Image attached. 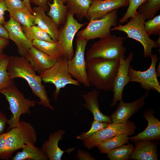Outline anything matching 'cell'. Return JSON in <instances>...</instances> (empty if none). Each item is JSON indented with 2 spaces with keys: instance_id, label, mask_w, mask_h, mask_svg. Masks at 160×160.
Returning <instances> with one entry per match:
<instances>
[{
  "instance_id": "cell-14",
  "label": "cell",
  "mask_w": 160,
  "mask_h": 160,
  "mask_svg": "<svg viewBox=\"0 0 160 160\" xmlns=\"http://www.w3.org/2000/svg\"><path fill=\"white\" fill-rule=\"evenodd\" d=\"M7 31L9 39L16 44L19 54L24 57L33 45L24 33L21 25L12 17L5 22L3 25Z\"/></svg>"
},
{
  "instance_id": "cell-45",
  "label": "cell",
  "mask_w": 160,
  "mask_h": 160,
  "mask_svg": "<svg viewBox=\"0 0 160 160\" xmlns=\"http://www.w3.org/2000/svg\"><path fill=\"white\" fill-rule=\"evenodd\" d=\"M160 64L159 63V65H158L157 69H156V71L158 76H159L160 75Z\"/></svg>"
},
{
  "instance_id": "cell-11",
  "label": "cell",
  "mask_w": 160,
  "mask_h": 160,
  "mask_svg": "<svg viewBox=\"0 0 160 160\" xmlns=\"http://www.w3.org/2000/svg\"><path fill=\"white\" fill-rule=\"evenodd\" d=\"M88 41L80 37L76 39V49L73 57L67 61L69 72L72 76L87 87L90 84L87 78L84 52Z\"/></svg>"
},
{
  "instance_id": "cell-29",
  "label": "cell",
  "mask_w": 160,
  "mask_h": 160,
  "mask_svg": "<svg viewBox=\"0 0 160 160\" xmlns=\"http://www.w3.org/2000/svg\"><path fill=\"white\" fill-rule=\"evenodd\" d=\"M10 17H12L21 25L29 27L34 25L32 13L26 7L14 11L8 12Z\"/></svg>"
},
{
  "instance_id": "cell-21",
  "label": "cell",
  "mask_w": 160,
  "mask_h": 160,
  "mask_svg": "<svg viewBox=\"0 0 160 160\" xmlns=\"http://www.w3.org/2000/svg\"><path fill=\"white\" fill-rule=\"evenodd\" d=\"M65 134L64 130L60 129L50 134L47 140H45L40 149L50 160H61L63 153L66 151L62 150L58 146L59 141Z\"/></svg>"
},
{
  "instance_id": "cell-3",
  "label": "cell",
  "mask_w": 160,
  "mask_h": 160,
  "mask_svg": "<svg viewBox=\"0 0 160 160\" xmlns=\"http://www.w3.org/2000/svg\"><path fill=\"white\" fill-rule=\"evenodd\" d=\"M145 19L137 11L134 16L131 17L126 24L122 25L119 24L118 26L111 28L112 31L118 30L127 34V37L134 39L140 42L144 48L143 56L145 58L151 57L152 49L160 47V37L157 41L150 38L144 28Z\"/></svg>"
},
{
  "instance_id": "cell-26",
  "label": "cell",
  "mask_w": 160,
  "mask_h": 160,
  "mask_svg": "<svg viewBox=\"0 0 160 160\" xmlns=\"http://www.w3.org/2000/svg\"><path fill=\"white\" fill-rule=\"evenodd\" d=\"M92 2V0H69L66 3L68 11L81 21L87 16Z\"/></svg>"
},
{
  "instance_id": "cell-46",
  "label": "cell",
  "mask_w": 160,
  "mask_h": 160,
  "mask_svg": "<svg viewBox=\"0 0 160 160\" xmlns=\"http://www.w3.org/2000/svg\"><path fill=\"white\" fill-rule=\"evenodd\" d=\"M64 3L65 4V3H66L69 0H62Z\"/></svg>"
},
{
  "instance_id": "cell-23",
  "label": "cell",
  "mask_w": 160,
  "mask_h": 160,
  "mask_svg": "<svg viewBox=\"0 0 160 160\" xmlns=\"http://www.w3.org/2000/svg\"><path fill=\"white\" fill-rule=\"evenodd\" d=\"M49 9L47 14L55 23L58 27L64 25L66 21L68 12L67 6L62 0H53L52 3L48 2Z\"/></svg>"
},
{
  "instance_id": "cell-12",
  "label": "cell",
  "mask_w": 160,
  "mask_h": 160,
  "mask_svg": "<svg viewBox=\"0 0 160 160\" xmlns=\"http://www.w3.org/2000/svg\"><path fill=\"white\" fill-rule=\"evenodd\" d=\"M151 63L150 67L146 70L143 71L135 70L129 66L128 75L130 82L140 83L141 87L147 92L153 90L160 93V84L159 81L156 69L158 61L156 54H151Z\"/></svg>"
},
{
  "instance_id": "cell-1",
  "label": "cell",
  "mask_w": 160,
  "mask_h": 160,
  "mask_svg": "<svg viewBox=\"0 0 160 160\" xmlns=\"http://www.w3.org/2000/svg\"><path fill=\"white\" fill-rule=\"evenodd\" d=\"M7 71L11 79L20 78L27 82L34 95L40 99L37 103L54 110L50 105V100L44 86L42 84L40 76L36 75L35 70L24 57L10 56Z\"/></svg>"
},
{
  "instance_id": "cell-40",
  "label": "cell",
  "mask_w": 160,
  "mask_h": 160,
  "mask_svg": "<svg viewBox=\"0 0 160 160\" xmlns=\"http://www.w3.org/2000/svg\"><path fill=\"white\" fill-rule=\"evenodd\" d=\"M52 0H29L30 3H32L43 9L45 12L48 10L47 4L49 1Z\"/></svg>"
},
{
  "instance_id": "cell-39",
  "label": "cell",
  "mask_w": 160,
  "mask_h": 160,
  "mask_svg": "<svg viewBox=\"0 0 160 160\" xmlns=\"http://www.w3.org/2000/svg\"><path fill=\"white\" fill-rule=\"evenodd\" d=\"M8 9L4 0H0V24L4 25L5 22L4 14L5 12Z\"/></svg>"
},
{
  "instance_id": "cell-44",
  "label": "cell",
  "mask_w": 160,
  "mask_h": 160,
  "mask_svg": "<svg viewBox=\"0 0 160 160\" xmlns=\"http://www.w3.org/2000/svg\"><path fill=\"white\" fill-rule=\"evenodd\" d=\"M23 1L25 3L26 6L28 8L30 11L32 13V8L31 6L29 0H23Z\"/></svg>"
},
{
  "instance_id": "cell-7",
  "label": "cell",
  "mask_w": 160,
  "mask_h": 160,
  "mask_svg": "<svg viewBox=\"0 0 160 160\" xmlns=\"http://www.w3.org/2000/svg\"><path fill=\"white\" fill-rule=\"evenodd\" d=\"M39 75L43 82L52 84L55 86L56 89L53 92V96L55 101L61 88L69 84L80 85L78 81L72 78L69 71L67 61L63 58L56 61L52 66Z\"/></svg>"
},
{
  "instance_id": "cell-28",
  "label": "cell",
  "mask_w": 160,
  "mask_h": 160,
  "mask_svg": "<svg viewBox=\"0 0 160 160\" xmlns=\"http://www.w3.org/2000/svg\"><path fill=\"white\" fill-rule=\"evenodd\" d=\"M137 9V12L145 19H152L160 9V0H146Z\"/></svg>"
},
{
  "instance_id": "cell-35",
  "label": "cell",
  "mask_w": 160,
  "mask_h": 160,
  "mask_svg": "<svg viewBox=\"0 0 160 160\" xmlns=\"http://www.w3.org/2000/svg\"><path fill=\"white\" fill-rule=\"evenodd\" d=\"M109 123L99 122L95 120L92 122L91 127L87 132L82 133L76 137V138L84 141L85 139L91 136L99 130L106 127Z\"/></svg>"
},
{
  "instance_id": "cell-33",
  "label": "cell",
  "mask_w": 160,
  "mask_h": 160,
  "mask_svg": "<svg viewBox=\"0 0 160 160\" xmlns=\"http://www.w3.org/2000/svg\"><path fill=\"white\" fill-rule=\"evenodd\" d=\"M144 28L147 34L157 35L160 34V15L149 19L144 23Z\"/></svg>"
},
{
  "instance_id": "cell-17",
  "label": "cell",
  "mask_w": 160,
  "mask_h": 160,
  "mask_svg": "<svg viewBox=\"0 0 160 160\" xmlns=\"http://www.w3.org/2000/svg\"><path fill=\"white\" fill-rule=\"evenodd\" d=\"M154 111L152 108L145 110L143 116L148 121L147 127L137 135L129 137L131 142L142 140H160V122L154 116Z\"/></svg>"
},
{
  "instance_id": "cell-36",
  "label": "cell",
  "mask_w": 160,
  "mask_h": 160,
  "mask_svg": "<svg viewBox=\"0 0 160 160\" xmlns=\"http://www.w3.org/2000/svg\"><path fill=\"white\" fill-rule=\"evenodd\" d=\"M9 11H15L22 9L26 6L21 0H4Z\"/></svg>"
},
{
  "instance_id": "cell-5",
  "label": "cell",
  "mask_w": 160,
  "mask_h": 160,
  "mask_svg": "<svg viewBox=\"0 0 160 160\" xmlns=\"http://www.w3.org/2000/svg\"><path fill=\"white\" fill-rule=\"evenodd\" d=\"M37 141V132L33 126L28 122L20 120L17 127L7 132L6 150L2 159H9L15 151L22 149L28 143L35 145Z\"/></svg>"
},
{
  "instance_id": "cell-38",
  "label": "cell",
  "mask_w": 160,
  "mask_h": 160,
  "mask_svg": "<svg viewBox=\"0 0 160 160\" xmlns=\"http://www.w3.org/2000/svg\"><path fill=\"white\" fill-rule=\"evenodd\" d=\"M76 158L80 160H95V158L89 153L79 149L78 151Z\"/></svg>"
},
{
  "instance_id": "cell-4",
  "label": "cell",
  "mask_w": 160,
  "mask_h": 160,
  "mask_svg": "<svg viewBox=\"0 0 160 160\" xmlns=\"http://www.w3.org/2000/svg\"><path fill=\"white\" fill-rule=\"evenodd\" d=\"M9 105V108L12 116L8 120L9 129L16 127L20 124V117L22 114H30V108L34 106L38 101L25 97L15 84L0 90Z\"/></svg>"
},
{
  "instance_id": "cell-9",
  "label": "cell",
  "mask_w": 160,
  "mask_h": 160,
  "mask_svg": "<svg viewBox=\"0 0 160 160\" xmlns=\"http://www.w3.org/2000/svg\"><path fill=\"white\" fill-rule=\"evenodd\" d=\"M136 129L135 123L130 121L121 123H109L106 127L85 139L83 144L88 149H90L109 138L123 134L133 135Z\"/></svg>"
},
{
  "instance_id": "cell-20",
  "label": "cell",
  "mask_w": 160,
  "mask_h": 160,
  "mask_svg": "<svg viewBox=\"0 0 160 160\" xmlns=\"http://www.w3.org/2000/svg\"><path fill=\"white\" fill-rule=\"evenodd\" d=\"M24 57L40 75L56 61L53 58L32 46Z\"/></svg>"
},
{
  "instance_id": "cell-15",
  "label": "cell",
  "mask_w": 160,
  "mask_h": 160,
  "mask_svg": "<svg viewBox=\"0 0 160 160\" xmlns=\"http://www.w3.org/2000/svg\"><path fill=\"white\" fill-rule=\"evenodd\" d=\"M86 17L89 21L101 19L114 9L127 7L128 0H92Z\"/></svg>"
},
{
  "instance_id": "cell-24",
  "label": "cell",
  "mask_w": 160,
  "mask_h": 160,
  "mask_svg": "<svg viewBox=\"0 0 160 160\" xmlns=\"http://www.w3.org/2000/svg\"><path fill=\"white\" fill-rule=\"evenodd\" d=\"M32 45L48 55L56 61L63 58V53L59 41L50 42L45 41L34 40Z\"/></svg>"
},
{
  "instance_id": "cell-8",
  "label": "cell",
  "mask_w": 160,
  "mask_h": 160,
  "mask_svg": "<svg viewBox=\"0 0 160 160\" xmlns=\"http://www.w3.org/2000/svg\"><path fill=\"white\" fill-rule=\"evenodd\" d=\"M117 21V9H116L101 19L90 20L86 28L78 32L76 36L88 41L106 37L111 35V27L116 26Z\"/></svg>"
},
{
  "instance_id": "cell-31",
  "label": "cell",
  "mask_w": 160,
  "mask_h": 160,
  "mask_svg": "<svg viewBox=\"0 0 160 160\" xmlns=\"http://www.w3.org/2000/svg\"><path fill=\"white\" fill-rule=\"evenodd\" d=\"M22 30L25 35L30 41L34 40L45 41L50 42L54 41L50 36L46 32L36 25L29 27L21 25Z\"/></svg>"
},
{
  "instance_id": "cell-42",
  "label": "cell",
  "mask_w": 160,
  "mask_h": 160,
  "mask_svg": "<svg viewBox=\"0 0 160 160\" xmlns=\"http://www.w3.org/2000/svg\"><path fill=\"white\" fill-rule=\"evenodd\" d=\"M9 44L8 39L0 36V55L3 54L4 49Z\"/></svg>"
},
{
  "instance_id": "cell-43",
  "label": "cell",
  "mask_w": 160,
  "mask_h": 160,
  "mask_svg": "<svg viewBox=\"0 0 160 160\" xmlns=\"http://www.w3.org/2000/svg\"><path fill=\"white\" fill-rule=\"evenodd\" d=\"M0 36L9 39L7 31L3 25L0 24Z\"/></svg>"
},
{
  "instance_id": "cell-34",
  "label": "cell",
  "mask_w": 160,
  "mask_h": 160,
  "mask_svg": "<svg viewBox=\"0 0 160 160\" xmlns=\"http://www.w3.org/2000/svg\"><path fill=\"white\" fill-rule=\"evenodd\" d=\"M129 4L127 11L119 22L122 23L127 22L129 18L135 16L138 7L146 0H128Z\"/></svg>"
},
{
  "instance_id": "cell-16",
  "label": "cell",
  "mask_w": 160,
  "mask_h": 160,
  "mask_svg": "<svg viewBox=\"0 0 160 160\" xmlns=\"http://www.w3.org/2000/svg\"><path fill=\"white\" fill-rule=\"evenodd\" d=\"M149 94L146 91L143 96L131 103H125L122 100L119 101L116 109L110 116L112 123L119 124L127 121L144 106L145 99Z\"/></svg>"
},
{
  "instance_id": "cell-27",
  "label": "cell",
  "mask_w": 160,
  "mask_h": 160,
  "mask_svg": "<svg viewBox=\"0 0 160 160\" xmlns=\"http://www.w3.org/2000/svg\"><path fill=\"white\" fill-rule=\"evenodd\" d=\"M129 138L127 134H121L107 139L97 147L100 153H107L114 148L126 144H130Z\"/></svg>"
},
{
  "instance_id": "cell-6",
  "label": "cell",
  "mask_w": 160,
  "mask_h": 160,
  "mask_svg": "<svg viewBox=\"0 0 160 160\" xmlns=\"http://www.w3.org/2000/svg\"><path fill=\"white\" fill-rule=\"evenodd\" d=\"M123 36L111 34L94 43L87 52L86 61L95 57L108 59H119L124 55L126 48L123 45Z\"/></svg>"
},
{
  "instance_id": "cell-37",
  "label": "cell",
  "mask_w": 160,
  "mask_h": 160,
  "mask_svg": "<svg viewBox=\"0 0 160 160\" xmlns=\"http://www.w3.org/2000/svg\"><path fill=\"white\" fill-rule=\"evenodd\" d=\"M7 132L0 134V159H3L6 147V140Z\"/></svg>"
},
{
  "instance_id": "cell-18",
  "label": "cell",
  "mask_w": 160,
  "mask_h": 160,
  "mask_svg": "<svg viewBox=\"0 0 160 160\" xmlns=\"http://www.w3.org/2000/svg\"><path fill=\"white\" fill-rule=\"evenodd\" d=\"M156 140H142L135 141V146L129 159L158 160L157 143Z\"/></svg>"
},
{
  "instance_id": "cell-19",
  "label": "cell",
  "mask_w": 160,
  "mask_h": 160,
  "mask_svg": "<svg viewBox=\"0 0 160 160\" xmlns=\"http://www.w3.org/2000/svg\"><path fill=\"white\" fill-rule=\"evenodd\" d=\"M34 25H36L47 33L52 40L57 41L59 39L58 27L53 20L46 15L42 8L35 7L32 8Z\"/></svg>"
},
{
  "instance_id": "cell-22",
  "label": "cell",
  "mask_w": 160,
  "mask_h": 160,
  "mask_svg": "<svg viewBox=\"0 0 160 160\" xmlns=\"http://www.w3.org/2000/svg\"><path fill=\"white\" fill-rule=\"evenodd\" d=\"M100 92L94 88L91 91H88L83 95V97L85 101L83 106L90 111L93 114L94 120L99 122L112 123L110 116L104 115L100 110L98 101V96Z\"/></svg>"
},
{
  "instance_id": "cell-41",
  "label": "cell",
  "mask_w": 160,
  "mask_h": 160,
  "mask_svg": "<svg viewBox=\"0 0 160 160\" xmlns=\"http://www.w3.org/2000/svg\"><path fill=\"white\" fill-rule=\"evenodd\" d=\"M8 120L6 115L0 111V134L4 132Z\"/></svg>"
},
{
  "instance_id": "cell-32",
  "label": "cell",
  "mask_w": 160,
  "mask_h": 160,
  "mask_svg": "<svg viewBox=\"0 0 160 160\" xmlns=\"http://www.w3.org/2000/svg\"><path fill=\"white\" fill-rule=\"evenodd\" d=\"M133 148L132 144H125L110 151L107 153V157L110 160H127Z\"/></svg>"
},
{
  "instance_id": "cell-30",
  "label": "cell",
  "mask_w": 160,
  "mask_h": 160,
  "mask_svg": "<svg viewBox=\"0 0 160 160\" xmlns=\"http://www.w3.org/2000/svg\"><path fill=\"white\" fill-rule=\"evenodd\" d=\"M10 56L6 54L0 55V90L15 84L14 79H11L7 71Z\"/></svg>"
},
{
  "instance_id": "cell-25",
  "label": "cell",
  "mask_w": 160,
  "mask_h": 160,
  "mask_svg": "<svg viewBox=\"0 0 160 160\" xmlns=\"http://www.w3.org/2000/svg\"><path fill=\"white\" fill-rule=\"evenodd\" d=\"M22 151L17 152L12 160H48V158L40 149L31 143L25 145Z\"/></svg>"
},
{
  "instance_id": "cell-13",
  "label": "cell",
  "mask_w": 160,
  "mask_h": 160,
  "mask_svg": "<svg viewBox=\"0 0 160 160\" xmlns=\"http://www.w3.org/2000/svg\"><path fill=\"white\" fill-rule=\"evenodd\" d=\"M133 59V53L131 52L125 58L124 55L119 58V65L113 82L111 90L113 92V98L110 105L111 107L114 106L117 102L122 100L123 92L124 87L130 82L128 75L131 61Z\"/></svg>"
},
{
  "instance_id": "cell-2",
  "label": "cell",
  "mask_w": 160,
  "mask_h": 160,
  "mask_svg": "<svg viewBox=\"0 0 160 160\" xmlns=\"http://www.w3.org/2000/svg\"><path fill=\"white\" fill-rule=\"evenodd\" d=\"M86 61V71L90 84L97 90H111L119 65V58L95 57Z\"/></svg>"
},
{
  "instance_id": "cell-10",
  "label": "cell",
  "mask_w": 160,
  "mask_h": 160,
  "mask_svg": "<svg viewBox=\"0 0 160 160\" xmlns=\"http://www.w3.org/2000/svg\"><path fill=\"white\" fill-rule=\"evenodd\" d=\"M73 16L68 11L65 24L59 29L58 41L63 51V58L67 61L71 60L74 55L73 43L75 34L87 23H79Z\"/></svg>"
}]
</instances>
